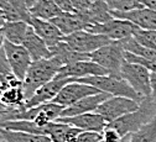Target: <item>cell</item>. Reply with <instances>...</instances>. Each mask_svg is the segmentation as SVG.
Returning a JSON list of instances; mask_svg holds the SVG:
<instances>
[{
	"label": "cell",
	"instance_id": "cell-1",
	"mask_svg": "<svg viewBox=\"0 0 156 142\" xmlns=\"http://www.w3.org/2000/svg\"><path fill=\"white\" fill-rule=\"evenodd\" d=\"M61 68L62 64L56 58L40 59L32 62L23 80V89L26 100L30 99L36 93V90L51 82Z\"/></svg>",
	"mask_w": 156,
	"mask_h": 142
},
{
	"label": "cell",
	"instance_id": "cell-2",
	"mask_svg": "<svg viewBox=\"0 0 156 142\" xmlns=\"http://www.w3.org/2000/svg\"><path fill=\"white\" fill-rule=\"evenodd\" d=\"M155 116H156V105L152 101L151 96H146L140 103L139 110L126 114L119 117L118 120L113 121V123H109L108 125L114 127L123 138H125L131 133L139 131L144 125L150 123Z\"/></svg>",
	"mask_w": 156,
	"mask_h": 142
},
{
	"label": "cell",
	"instance_id": "cell-3",
	"mask_svg": "<svg viewBox=\"0 0 156 142\" xmlns=\"http://www.w3.org/2000/svg\"><path fill=\"white\" fill-rule=\"evenodd\" d=\"M74 82L92 85L103 93L109 94L110 96H125V98L138 101V103H141L144 100V96H141L139 93H136L120 77H113L109 74L108 75H95V77H86V78L74 79Z\"/></svg>",
	"mask_w": 156,
	"mask_h": 142
},
{
	"label": "cell",
	"instance_id": "cell-4",
	"mask_svg": "<svg viewBox=\"0 0 156 142\" xmlns=\"http://www.w3.org/2000/svg\"><path fill=\"white\" fill-rule=\"evenodd\" d=\"M89 56L93 62L105 68L109 75L120 77L122 66L125 61V50L120 41H113L112 43L94 51Z\"/></svg>",
	"mask_w": 156,
	"mask_h": 142
},
{
	"label": "cell",
	"instance_id": "cell-5",
	"mask_svg": "<svg viewBox=\"0 0 156 142\" xmlns=\"http://www.w3.org/2000/svg\"><path fill=\"white\" fill-rule=\"evenodd\" d=\"M120 78H123L125 82L141 96L146 98L150 96L152 93L151 88V72L145 68L144 66L128 62L125 59L122 66Z\"/></svg>",
	"mask_w": 156,
	"mask_h": 142
},
{
	"label": "cell",
	"instance_id": "cell-6",
	"mask_svg": "<svg viewBox=\"0 0 156 142\" xmlns=\"http://www.w3.org/2000/svg\"><path fill=\"white\" fill-rule=\"evenodd\" d=\"M63 41L76 52L84 53V54H90L94 51L113 42L103 35H95L86 30H81L74 33L65 36Z\"/></svg>",
	"mask_w": 156,
	"mask_h": 142
},
{
	"label": "cell",
	"instance_id": "cell-7",
	"mask_svg": "<svg viewBox=\"0 0 156 142\" xmlns=\"http://www.w3.org/2000/svg\"><path fill=\"white\" fill-rule=\"evenodd\" d=\"M136 29H138V26H135L130 21L113 17L107 23L88 26L86 31H89L95 35H103L108 37L110 41L115 42V41H123V40L133 37Z\"/></svg>",
	"mask_w": 156,
	"mask_h": 142
},
{
	"label": "cell",
	"instance_id": "cell-8",
	"mask_svg": "<svg viewBox=\"0 0 156 142\" xmlns=\"http://www.w3.org/2000/svg\"><path fill=\"white\" fill-rule=\"evenodd\" d=\"M140 103L125 96H110L95 110V113L101 114L107 124L113 123L119 117L139 110Z\"/></svg>",
	"mask_w": 156,
	"mask_h": 142
},
{
	"label": "cell",
	"instance_id": "cell-9",
	"mask_svg": "<svg viewBox=\"0 0 156 142\" xmlns=\"http://www.w3.org/2000/svg\"><path fill=\"white\" fill-rule=\"evenodd\" d=\"M103 93L101 90H98L97 88L84 84V83H80V82H72L67 83L61 92L57 94V96L53 99L52 103L58 104L63 108H68L73 104H76L77 101H80L81 99L89 96V95H94V94H99Z\"/></svg>",
	"mask_w": 156,
	"mask_h": 142
},
{
	"label": "cell",
	"instance_id": "cell-10",
	"mask_svg": "<svg viewBox=\"0 0 156 142\" xmlns=\"http://www.w3.org/2000/svg\"><path fill=\"white\" fill-rule=\"evenodd\" d=\"M4 50L9 61V64L11 68V72L20 79L24 80L31 63H32V58L27 50L23 45H15L9 41L5 42Z\"/></svg>",
	"mask_w": 156,
	"mask_h": 142
},
{
	"label": "cell",
	"instance_id": "cell-11",
	"mask_svg": "<svg viewBox=\"0 0 156 142\" xmlns=\"http://www.w3.org/2000/svg\"><path fill=\"white\" fill-rule=\"evenodd\" d=\"M108 74L109 73L105 68H103L98 63L93 62L92 59H86V61H80V62H76L72 64L63 66L56 77L74 80V79L86 78V77L108 75Z\"/></svg>",
	"mask_w": 156,
	"mask_h": 142
},
{
	"label": "cell",
	"instance_id": "cell-12",
	"mask_svg": "<svg viewBox=\"0 0 156 142\" xmlns=\"http://www.w3.org/2000/svg\"><path fill=\"white\" fill-rule=\"evenodd\" d=\"M110 14L114 19L126 20L143 30H156V11L140 6L128 11H115L110 10Z\"/></svg>",
	"mask_w": 156,
	"mask_h": 142
},
{
	"label": "cell",
	"instance_id": "cell-13",
	"mask_svg": "<svg viewBox=\"0 0 156 142\" xmlns=\"http://www.w3.org/2000/svg\"><path fill=\"white\" fill-rule=\"evenodd\" d=\"M69 82H72V79L55 77L51 82H48L47 84L41 87L38 90H36V93L30 99L26 100L25 108L31 109V108H36V106L51 103V101H53V99L57 96V94L61 92V89Z\"/></svg>",
	"mask_w": 156,
	"mask_h": 142
},
{
	"label": "cell",
	"instance_id": "cell-14",
	"mask_svg": "<svg viewBox=\"0 0 156 142\" xmlns=\"http://www.w3.org/2000/svg\"><path fill=\"white\" fill-rule=\"evenodd\" d=\"M56 121L63 123L69 126L77 127L82 131H93V132H102L107 126V121L104 117L98 113H87L77 116H68V117H58Z\"/></svg>",
	"mask_w": 156,
	"mask_h": 142
},
{
	"label": "cell",
	"instance_id": "cell-15",
	"mask_svg": "<svg viewBox=\"0 0 156 142\" xmlns=\"http://www.w3.org/2000/svg\"><path fill=\"white\" fill-rule=\"evenodd\" d=\"M108 98H110V95L107 93H99V94L86 96L80 101H77L76 104L68 108H65L60 117H68V116H77V115H82L87 113H94Z\"/></svg>",
	"mask_w": 156,
	"mask_h": 142
},
{
	"label": "cell",
	"instance_id": "cell-16",
	"mask_svg": "<svg viewBox=\"0 0 156 142\" xmlns=\"http://www.w3.org/2000/svg\"><path fill=\"white\" fill-rule=\"evenodd\" d=\"M30 25L34 29V31L44 40V41L46 42V45L50 48L57 46L60 42L63 41L65 35L60 30H58V27L52 21H47V20H41V19L31 17Z\"/></svg>",
	"mask_w": 156,
	"mask_h": 142
},
{
	"label": "cell",
	"instance_id": "cell-17",
	"mask_svg": "<svg viewBox=\"0 0 156 142\" xmlns=\"http://www.w3.org/2000/svg\"><path fill=\"white\" fill-rule=\"evenodd\" d=\"M23 46L27 50V52L30 53L32 62L35 61H40V59H50L52 58V53L50 47L46 45V42L38 36L34 29L30 25V29L27 31V35L23 42Z\"/></svg>",
	"mask_w": 156,
	"mask_h": 142
},
{
	"label": "cell",
	"instance_id": "cell-18",
	"mask_svg": "<svg viewBox=\"0 0 156 142\" xmlns=\"http://www.w3.org/2000/svg\"><path fill=\"white\" fill-rule=\"evenodd\" d=\"M51 21L58 27L65 36L74 33L77 31L86 30L87 25L82 20V17L78 15L77 12H62L61 15H58Z\"/></svg>",
	"mask_w": 156,
	"mask_h": 142
},
{
	"label": "cell",
	"instance_id": "cell-19",
	"mask_svg": "<svg viewBox=\"0 0 156 142\" xmlns=\"http://www.w3.org/2000/svg\"><path fill=\"white\" fill-rule=\"evenodd\" d=\"M50 50H51V53H52V58H56L58 62L62 64V67L63 66H67V64L76 63V62H80V61L90 59V56L89 54L76 52L65 41L60 42L57 46H55V47H52Z\"/></svg>",
	"mask_w": 156,
	"mask_h": 142
},
{
	"label": "cell",
	"instance_id": "cell-20",
	"mask_svg": "<svg viewBox=\"0 0 156 142\" xmlns=\"http://www.w3.org/2000/svg\"><path fill=\"white\" fill-rule=\"evenodd\" d=\"M5 21H25L30 24L31 14L26 0H9V8L3 12Z\"/></svg>",
	"mask_w": 156,
	"mask_h": 142
},
{
	"label": "cell",
	"instance_id": "cell-21",
	"mask_svg": "<svg viewBox=\"0 0 156 142\" xmlns=\"http://www.w3.org/2000/svg\"><path fill=\"white\" fill-rule=\"evenodd\" d=\"M29 29L30 24L25 21H5L3 25L6 41L15 45H23Z\"/></svg>",
	"mask_w": 156,
	"mask_h": 142
},
{
	"label": "cell",
	"instance_id": "cell-22",
	"mask_svg": "<svg viewBox=\"0 0 156 142\" xmlns=\"http://www.w3.org/2000/svg\"><path fill=\"white\" fill-rule=\"evenodd\" d=\"M0 101L6 109H26V98L23 87H15L3 90L0 94Z\"/></svg>",
	"mask_w": 156,
	"mask_h": 142
},
{
	"label": "cell",
	"instance_id": "cell-23",
	"mask_svg": "<svg viewBox=\"0 0 156 142\" xmlns=\"http://www.w3.org/2000/svg\"><path fill=\"white\" fill-rule=\"evenodd\" d=\"M63 11L58 8L52 0H40L36 3L32 8H30V14L31 17L41 19V20H47L51 21L58 15H61Z\"/></svg>",
	"mask_w": 156,
	"mask_h": 142
},
{
	"label": "cell",
	"instance_id": "cell-24",
	"mask_svg": "<svg viewBox=\"0 0 156 142\" xmlns=\"http://www.w3.org/2000/svg\"><path fill=\"white\" fill-rule=\"evenodd\" d=\"M4 141L6 142H51L50 137L44 135H34L23 131H11L0 129Z\"/></svg>",
	"mask_w": 156,
	"mask_h": 142
},
{
	"label": "cell",
	"instance_id": "cell-25",
	"mask_svg": "<svg viewBox=\"0 0 156 142\" xmlns=\"http://www.w3.org/2000/svg\"><path fill=\"white\" fill-rule=\"evenodd\" d=\"M128 137L130 142H156V116L139 131L131 133Z\"/></svg>",
	"mask_w": 156,
	"mask_h": 142
},
{
	"label": "cell",
	"instance_id": "cell-26",
	"mask_svg": "<svg viewBox=\"0 0 156 142\" xmlns=\"http://www.w3.org/2000/svg\"><path fill=\"white\" fill-rule=\"evenodd\" d=\"M120 42L126 52L134 53L136 56H140V57H144L147 59H156V50H151V48L141 46L140 43L136 42V40L134 37H129L126 40H123Z\"/></svg>",
	"mask_w": 156,
	"mask_h": 142
},
{
	"label": "cell",
	"instance_id": "cell-27",
	"mask_svg": "<svg viewBox=\"0 0 156 142\" xmlns=\"http://www.w3.org/2000/svg\"><path fill=\"white\" fill-rule=\"evenodd\" d=\"M71 129L72 126L67 124L52 121V123L48 124L47 137H50L51 142H67V137H68Z\"/></svg>",
	"mask_w": 156,
	"mask_h": 142
},
{
	"label": "cell",
	"instance_id": "cell-28",
	"mask_svg": "<svg viewBox=\"0 0 156 142\" xmlns=\"http://www.w3.org/2000/svg\"><path fill=\"white\" fill-rule=\"evenodd\" d=\"M133 37L141 46L156 50V30H143L138 27L135 30Z\"/></svg>",
	"mask_w": 156,
	"mask_h": 142
},
{
	"label": "cell",
	"instance_id": "cell-29",
	"mask_svg": "<svg viewBox=\"0 0 156 142\" xmlns=\"http://www.w3.org/2000/svg\"><path fill=\"white\" fill-rule=\"evenodd\" d=\"M110 10L115 11H128L131 9H136L143 6L140 0H104Z\"/></svg>",
	"mask_w": 156,
	"mask_h": 142
},
{
	"label": "cell",
	"instance_id": "cell-30",
	"mask_svg": "<svg viewBox=\"0 0 156 142\" xmlns=\"http://www.w3.org/2000/svg\"><path fill=\"white\" fill-rule=\"evenodd\" d=\"M125 59L128 61V62L144 66V67L147 68L151 73H155V74H156V59H147V58L136 56V54L130 53V52H126V51H125Z\"/></svg>",
	"mask_w": 156,
	"mask_h": 142
},
{
	"label": "cell",
	"instance_id": "cell-31",
	"mask_svg": "<svg viewBox=\"0 0 156 142\" xmlns=\"http://www.w3.org/2000/svg\"><path fill=\"white\" fill-rule=\"evenodd\" d=\"M0 85H2V92L9 88L15 87H23V80L19 79L12 72L0 74Z\"/></svg>",
	"mask_w": 156,
	"mask_h": 142
},
{
	"label": "cell",
	"instance_id": "cell-32",
	"mask_svg": "<svg viewBox=\"0 0 156 142\" xmlns=\"http://www.w3.org/2000/svg\"><path fill=\"white\" fill-rule=\"evenodd\" d=\"M101 141L99 142H123L124 138L120 136V133L116 131L114 127L107 124L104 130L101 132Z\"/></svg>",
	"mask_w": 156,
	"mask_h": 142
},
{
	"label": "cell",
	"instance_id": "cell-33",
	"mask_svg": "<svg viewBox=\"0 0 156 142\" xmlns=\"http://www.w3.org/2000/svg\"><path fill=\"white\" fill-rule=\"evenodd\" d=\"M101 133L93 132V131H83L78 137V142H99L101 141Z\"/></svg>",
	"mask_w": 156,
	"mask_h": 142
},
{
	"label": "cell",
	"instance_id": "cell-34",
	"mask_svg": "<svg viewBox=\"0 0 156 142\" xmlns=\"http://www.w3.org/2000/svg\"><path fill=\"white\" fill-rule=\"evenodd\" d=\"M97 0H72V4L74 8V12H81L88 10Z\"/></svg>",
	"mask_w": 156,
	"mask_h": 142
},
{
	"label": "cell",
	"instance_id": "cell-35",
	"mask_svg": "<svg viewBox=\"0 0 156 142\" xmlns=\"http://www.w3.org/2000/svg\"><path fill=\"white\" fill-rule=\"evenodd\" d=\"M11 72L10 64H9V61L5 53V50L2 48L0 50V74H4V73H9Z\"/></svg>",
	"mask_w": 156,
	"mask_h": 142
},
{
	"label": "cell",
	"instance_id": "cell-36",
	"mask_svg": "<svg viewBox=\"0 0 156 142\" xmlns=\"http://www.w3.org/2000/svg\"><path fill=\"white\" fill-rule=\"evenodd\" d=\"M52 2L60 8L63 12H74V8L72 0H52Z\"/></svg>",
	"mask_w": 156,
	"mask_h": 142
},
{
	"label": "cell",
	"instance_id": "cell-37",
	"mask_svg": "<svg viewBox=\"0 0 156 142\" xmlns=\"http://www.w3.org/2000/svg\"><path fill=\"white\" fill-rule=\"evenodd\" d=\"M151 88H152V93H151V99L156 105V74L151 73Z\"/></svg>",
	"mask_w": 156,
	"mask_h": 142
},
{
	"label": "cell",
	"instance_id": "cell-38",
	"mask_svg": "<svg viewBox=\"0 0 156 142\" xmlns=\"http://www.w3.org/2000/svg\"><path fill=\"white\" fill-rule=\"evenodd\" d=\"M6 42V38H5V33H4V30L3 27H0V50L4 48V45Z\"/></svg>",
	"mask_w": 156,
	"mask_h": 142
},
{
	"label": "cell",
	"instance_id": "cell-39",
	"mask_svg": "<svg viewBox=\"0 0 156 142\" xmlns=\"http://www.w3.org/2000/svg\"><path fill=\"white\" fill-rule=\"evenodd\" d=\"M9 8V0H0V10L3 12Z\"/></svg>",
	"mask_w": 156,
	"mask_h": 142
},
{
	"label": "cell",
	"instance_id": "cell-40",
	"mask_svg": "<svg viewBox=\"0 0 156 142\" xmlns=\"http://www.w3.org/2000/svg\"><path fill=\"white\" fill-rule=\"evenodd\" d=\"M26 2H27V5H29V8H32L36 3H38V2H40V0H26Z\"/></svg>",
	"mask_w": 156,
	"mask_h": 142
},
{
	"label": "cell",
	"instance_id": "cell-41",
	"mask_svg": "<svg viewBox=\"0 0 156 142\" xmlns=\"http://www.w3.org/2000/svg\"><path fill=\"white\" fill-rule=\"evenodd\" d=\"M4 23H5V20H4L3 17H0V27H3V25H4Z\"/></svg>",
	"mask_w": 156,
	"mask_h": 142
},
{
	"label": "cell",
	"instance_id": "cell-42",
	"mask_svg": "<svg viewBox=\"0 0 156 142\" xmlns=\"http://www.w3.org/2000/svg\"><path fill=\"white\" fill-rule=\"evenodd\" d=\"M4 111H5V110L0 109V121H2V117H3V114H4Z\"/></svg>",
	"mask_w": 156,
	"mask_h": 142
},
{
	"label": "cell",
	"instance_id": "cell-43",
	"mask_svg": "<svg viewBox=\"0 0 156 142\" xmlns=\"http://www.w3.org/2000/svg\"><path fill=\"white\" fill-rule=\"evenodd\" d=\"M0 109H3V110H6V108H5V106H4L3 104H2V101H0Z\"/></svg>",
	"mask_w": 156,
	"mask_h": 142
},
{
	"label": "cell",
	"instance_id": "cell-44",
	"mask_svg": "<svg viewBox=\"0 0 156 142\" xmlns=\"http://www.w3.org/2000/svg\"><path fill=\"white\" fill-rule=\"evenodd\" d=\"M123 142H130V141H129V137H125V138H124V141H123Z\"/></svg>",
	"mask_w": 156,
	"mask_h": 142
},
{
	"label": "cell",
	"instance_id": "cell-45",
	"mask_svg": "<svg viewBox=\"0 0 156 142\" xmlns=\"http://www.w3.org/2000/svg\"><path fill=\"white\" fill-rule=\"evenodd\" d=\"M4 138H3V135H2V132H0V142H2Z\"/></svg>",
	"mask_w": 156,
	"mask_h": 142
}]
</instances>
